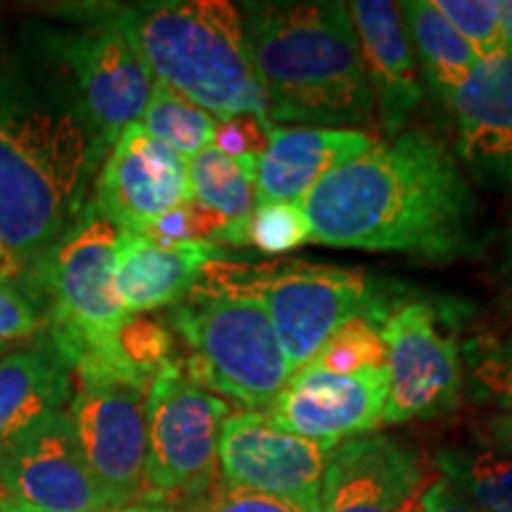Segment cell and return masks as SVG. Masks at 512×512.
<instances>
[{
    "instance_id": "1",
    "label": "cell",
    "mask_w": 512,
    "mask_h": 512,
    "mask_svg": "<svg viewBox=\"0 0 512 512\" xmlns=\"http://www.w3.org/2000/svg\"><path fill=\"white\" fill-rule=\"evenodd\" d=\"M311 242L456 259L472 245L477 202L453 152L401 131L325 176L302 202Z\"/></svg>"
},
{
    "instance_id": "2",
    "label": "cell",
    "mask_w": 512,
    "mask_h": 512,
    "mask_svg": "<svg viewBox=\"0 0 512 512\" xmlns=\"http://www.w3.org/2000/svg\"><path fill=\"white\" fill-rule=\"evenodd\" d=\"M247 38L275 124L351 128L373 119L349 3L247 5Z\"/></svg>"
},
{
    "instance_id": "3",
    "label": "cell",
    "mask_w": 512,
    "mask_h": 512,
    "mask_svg": "<svg viewBox=\"0 0 512 512\" xmlns=\"http://www.w3.org/2000/svg\"><path fill=\"white\" fill-rule=\"evenodd\" d=\"M114 24L131 38L155 81L216 121L240 114L268 119L245 15L233 3L166 0L119 12Z\"/></svg>"
},
{
    "instance_id": "4",
    "label": "cell",
    "mask_w": 512,
    "mask_h": 512,
    "mask_svg": "<svg viewBox=\"0 0 512 512\" xmlns=\"http://www.w3.org/2000/svg\"><path fill=\"white\" fill-rule=\"evenodd\" d=\"M91 145L67 112L0 105V247L36 259L76 223Z\"/></svg>"
},
{
    "instance_id": "5",
    "label": "cell",
    "mask_w": 512,
    "mask_h": 512,
    "mask_svg": "<svg viewBox=\"0 0 512 512\" xmlns=\"http://www.w3.org/2000/svg\"><path fill=\"white\" fill-rule=\"evenodd\" d=\"M171 323L190 347L185 373L211 394L256 411L290 382L292 368L264 304L204 271L174 306Z\"/></svg>"
},
{
    "instance_id": "6",
    "label": "cell",
    "mask_w": 512,
    "mask_h": 512,
    "mask_svg": "<svg viewBox=\"0 0 512 512\" xmlns=\"http://www.w3.org/2000/svg\"><path fill=\"white\" fill-rule=\"evenodd\" d=\"M119 228L88 209L41 256V280L53 302V335L62 361L81 373L138 375L119 354L117 335L131 318L114 292ZM150 382V380H147Z\"/></svg>"
},
{
    "instance_id": "7",
    "label": "cell",
    "mask_w": 512,
    "mask_h": 512,
    "mask_svg": "<svg viewBox=\"0 0 512 512\" xmlns=\"http://www.w3.org/2000/svg\"><path fill=\"white\" fill-rule=\"evenodd\" d=\"M204 273L264 304L292 375L309 366L335 332L358 316H377L368 275L313 261L235 264L219 259Z\"/></svg>"
},
{
    "instance_id": "8",
    "label": "cell",
    "mask_w": 512,
    "mask_h": 512,
    "mask_svg": "<svg viewBox=\"0 0 512 512\" xmlns=\"http://www.w3.org/2000/svg\"><path fill=\"white\" fill-rule=\"evenodd\" d=\"M230 415V403L181 363L157 370L145 394V503L181 510L207 494L219 477V437Z\"/></svg>"
},
{
    "instance_id": "9",
    "label": "cell",
    "mask_w": 512,
    "mask_h": 512,
    "mask_svg": "<svg viewBox=\"0 0 512 512\" xmlns=\"http://www.w3.org/2000/svg\"><path fill=\"white\" fill-rule=\"evenodd\" d=\"M69 403L76 439L107 508L147 501L145 394L147 380L83 373Z\"/></svg>"
},
{
    "instance_id": "10",
    "label": "cell",
    "mask_w": 512,
    "mask_h": 512,
    "mask_svg": "<svg viewBox=\"0 0 512 512\" xmlns=\"http://www.w3.org/2000/svg\"><path fill=\"white\" fill-rule=\"evenodd\" d=\"M380 335L389 375L382 425L453 411L463 384V354L456 335L441 328L432 306L422 302L396 306L382 316Z\"/></svg>"
},
{
    "instance_id": "11",
    "label": "cell",
    "mask_w": 512,
    "mask_h": 512,
    "mask_svg": "<svg viewBox=\"0 0 512 512\" xmlns=\"http://www.w3.org/2000/svg\"><path fill=\"white\" fill-rule=\"evenodd\" d=\"M332 448L287 432L268 413H233L219 437L221 482L320 512V486Z\"/></svg>"
},
{
    "instance_id": "12",
    "label": "cell",
    "mask_w": 512,
    "mask_h": 512,
    "mask_svg": "<svg viewBox=\"0 0 512 512\" xmlns=\"http://www.w3.org/2000/svg\"><path fill=\"white\" fill-rule=\"evenodd\" d=\"M0 489L43 512L107 510L64 408L0 446Z\"/></svg>"
},
{
    "instance_id": "13",
    "label": "cell",
    "mask_w": 512,
    "mask_h": 512,
    "mask_svg": "<svg viewBox=\"0 0 512 512\" xmlns=\"http://www.w3.org/2000/svg\"><path fill=\"white\" fill-rule=\"evenodd\" d=\"M190 200L188 162L140 121L126 126L100 171L93 209L124 233L143 235Z\"/></svg>"
},
{
    "instance_id": "14",
    "label": "cell",
    "mask_w": 512,
    "mask_h": 512,
    "mask_svg": "<svg viewBox=\"0 0 512 512\" xmlns=\"http://www.w3.org/2000/svg\"><path fill=\"white\" fill-rule=\"evenodd\" d=\"M389 394L387 368H363L356 373L304 366L268 406V415L287 432L337 446L366 437L382 425Z\"/></svg>"
},
{
    "instance_id": "15",
    "label": "cell",
    "mask_w": 512,
    "mask_h": 512,
    "mask_svg": "<svg viewBox=\"0 0 512 512\" xmlns=\"http://www.w3.org/2000/svg\"><path fill=\"white\" fill-rule=\"evenodd\" d=\"M62 53L79 81L88 117L114 145L126 126L143 119L155 76L114 22L72 38Z\"/></svg>"
},
{
    "instance_id": "16",
    "label": "cell",
    "mask_w": 512,
    "mask_h": 512,
    "mask_svg": "<svg viewBox=\"0 0 512 512\" xmlns=\"http://www.w3.org/2000/svg\"><path fill=\"white\" fill-rule=\"evenodd\" d=\"M448 107L467 171L489 188L512 190V53L479 62Z\"/></svg>"
},
{
    "instance_id": "17",
    "label": "cell",
    "mask_w": 512,
    "mask_h": 512,
    "mask_svg": "<svg viewBox=\"0 0 512 512\" xmlns=\"http://www.w3.org/2000/svg\"><path fill=\"white\" fill-rule=\"evenodd\" d=\"M420 484L411 448L387 434L347 439L330 451L320 512H399Z\"/></svg>"
},
{
    "instance_id": "18",
    "label": "cell",
    "mask_w": 512,
    "mask_h": 512,
    "mask_svg": "<svg viewBox=\"0 0 512 512\" xmlns=\"http://www.w3.org/2000/svg\"><path fill=\"white\" fill-rule=\"evenodd\" d=\"M375 143L358 128L273 126L256 164V207L302 204L325 176L354 162Z\"/></svg>"
},
{
    "instance_id": "19",
    "label": "cell",
    "mask_w": 512,
    "mask_h": 512,
    "mask_svg": "<svg viewBox=\"0 0 512 512\" xmlns=\"http://www.w3.org/2000/svg\"><path fill=\"white\" fill-rule=\"evenodd\" d=\"M363 64L375 107L389 136L403 131L422 102V86L415 67L411 38L399 3L356 0L349 3Z\"/></svg>"
},
{
    "instance_id": "20",
    "label": "cell",
    "mask_w": 512,
    "mask_h": 512,
    "mask_svg": "<svg viewBox=\"0 0 512 512\" xmlns=\"http://www.w3.org/2000/svg\"><path fill=\"white\" fill-rule=\"evenodd\" d=\"M226 259L211 242L162 245L145 235L119 230L114 249V292L131 316L178 304L195 287L204 268Z\"/></svg>"
},
{
    "instance_id": "21",
    "label": "cell",
    "mask_w": 512,
    "mask_h": 512,
    "mask_svg": "<svg viewBox=\"0 0 512 512\" xmlns=\"http://www.w3.org/2000/svg\"><path fill=\"white\" fill-rule=\"evenodd\" d=\"M444 479L486 512H512V418L494 415L437 451Z\"/></svg>"
},
{
    "instance_id": "22",
    "label": "cell",
    "mask_w": 512,
    "mask_h": 512,
    "mask_svg": "<svg viewBox=\"0 0 512 512\" xmlns=\"http://www.w3.org/2000/svg\"><path fill=\"white\" fill-rule=\"evenodd\" d=\"M69 377L46 351H17L0 358V446L46 415L62 411Z\"/></svg>"
},
{
    "instance_id": "23",
    "label": "cell",
    "mask_w": 512,
    "mask_h": 512,
    "mask_svg": "<svg viewBox=\"0 0 512 512\" xmlns=\"http://www.w3.org/2000/svg\"><path fill=\"white\" fill-rule=\"evenodd\" d=\"M259 159L233 157L216 145L188 159L192 200L228 223V245H249V221L256 209Z\"/></svg>"
},
{
    "instance_id": "24",
    "label": "cell",
    "mask_w": 512,
    "mask_h": 512,
    "mask_svg": "<svg viewBox=\"0 0 512 512\" xmlns=\"http://www.w3.org/2000/svg\"><path fill=\"white\" fill-rule=\"evenodd\" d=\"M399 8L406 19L413 55H418L432 91L448 105L482 60L446 22L432 0H408L399 3Z\"/></svg>"
},
{
    "instance_id": "25",
    "label": "cell",
    "mask_w": 512,
    "mask_h": 512,
    "mask_svg": "<svg viewBox=\"0 0 512 512\" xmlns=\"http://www.w3.org/2000/svg\"><path fill=\"white\" fill-rule=\"evenodd\" d=\"M140 126L188 162L214 143L219 121L181 93L155 81Z\"/></svg>"
},
{
    "instance_id": "26",
    "label": "cell",
    "mask_w": 512,
    "mask_h": 512,
    "mask_svg": "<svg viewBox=\"0 0 512 512\" xmlns=\"http://www.w3.org/2000/svg\"><path fill=\"white\" fill-rule=\"evenodd\" d=\"M463 356L475 394L512 418V328L482 332L465 344Z\"/></svg>"
},
{
    "instance_id": "27",
    "label": "cell",
    "mask_w": 512,
    "mask_h": 512,
    "mask_svg": "<svg viewBox=\"0 0 512 512\" xmlns=\"http://www.w3.org/2000/svg\"><path fill=\"white\" fill-rule=\"evenodd\" d=\"M387 349L380 335V323L375 316H358L342 325L328 339L320 354L309 366L330 370V373H356L363 368L384 366Z\"/></svg>"
},
{
    "instance_id": "28",
    "label": "cell",
    "mask_w": 512,
    "mask_h": 512,
    "mask_svg": "<svg viewBox=\"0 0 512 512\" xmlns=\"http://www.w3.org/2000/svg\"><path fill=\"white\" fill-rule=\"evenodd\" d=\"M311 242V223L302 204L273 202L254 209L249 221V245L264 254H290Z\"/></svg>"
},
{
    "instance_id": "29",
    "label": "cell",
    "mask_w": 512,
    "mask_h": 512,
    "mask_svg": "<svg viewBox=\"0 0 512 512\" xmlns=\"http://www.w3.org/2000/svg\"><path fill=\"white\" fill-rule=\"evenodd\" d=\"M446 22L465 38L479 60L505 53L496 0H432Z\"/></svg>"
},
{
    "instance_id": "30",
    "label": "cell",
    "mask_w": 512,
    "mask_h": 512,
    "mask_svg": "<svg viewBox=\"0 0 512 512\" xmlns=\"http://www.w3.org/2000/svg\"><path fill=\"white\" fill-rule=\"evenodd\" d=\"M117 347L128 368L152 380L164 363L171 361V332L147 316H131L117 335Z\"/></svg>"
},
{
    "instance_id": "31",
    "label": "cell",
    "mask_w": 512,
    "mask_h": 512,
    "mask_svg": "<svg viewBox=\"0 0 512 512\" xmlns=\"http://www.w3.org/2000/svg\"><path fill=\"white\" fill-rule=\"evenodd\" d=\"M181 512H304L299 505L280 498L233 489L228 484H214L202 498L185 505Z\"/></svg>"
},
{
    "instance_id": "32",
    "label": "cell",
    "mask_w": 512,
    "mask_h": 512,
    "mask_svg": "<svg viewBox=\"0 0 512 512\" xmlns=\"http://www.w3.org/2000/svg\"><path fill=\"white\" fill-rule=\"evenodd\" d=\"M271 128L268 119L256 117V114H240V117L219 121L211 145H216L226 155L259 159L268 145Z\"/></svg>"
},
{
    "instance_id": "33",
    "label": "cell",
    "mask_w": 512,
    "mask_h": 512,
    "mask_svg": "<svg viewBox=\"0 0 512 512\" xmlns=\"http://www.w3.org/2000/svg\"><path fill=\"white\" fill-rule=\"evenodd\" d=\"M36 330V311L8 283V275L0 273V344H8L12 339L31 337Z\"/></svg>"
},
{
    "instance_id": "34",
    "label": "cell",
    "mask_w": 512,
    "mask_h": 512,
    "mask_svg": "<svg viewBox=\"0 0 512 512\" xmlns=\"http://www.w3.org/2000/svg\"><path fill=\"white\" fill-rule=\"evenodd\" d=\"M422 512H486L448 479L441 477L422 494Z\"/></svg>"
},
{
    "instance_id": "35",
    "label": "cell",
    "mask_w": 512,
    "mask_h": 512,
    "mask_svg": "<svg viewBox=\"0 0 512 512\" xmlns=\"http://www.w3.org/2000/svg\"><path fill=\"white\" fill-rule=\"evenodd\" d=\"M496 10L503 31L505 53H512V0H496Z\"/></svg>"
},
{
    "instance_id": "36",
    "label": "cell",
    "mask_w": 512,
    "mask_h": 512,
    "mask_svg": "<svg viewBox=\"0 0 512 512\" xmlns=\"http://www.w3.org/2000/svg\"><path fill=\"white\" fill-rule=\"evenodd\" d=\"M0 512H43V510H38L34 505L19 501V498L0 491Z\"/></svg>"
},
{
    "instance_id": "37",
    "label": "cell",
    "mask_w": 512,
    "mask_h": 512,
    "mask_svg": "<svg viewBox=\"0 0 512 512\" xmlns=\"http://www.w3.org/2000/svg\"><path fill=\"white\" fill-rule=\"evenodd\" d=\"M102 512H181L169 505H155V503H136V505H124V508H107Z\"/></svg>"
},
{
    "instance_id": "38",
    "label": "cell",
    "mask_w": 512,
    "mask_h": 512,
    "mask_svg": "<svg viewBox=\"0 0 512 512\" xmlns=\"http://www.w3.org/2000/svg\"><path fill=\"white\" fill-rule=\"evenodd\" d=\"M15 266H17V264H15V261L10 259V254L5 252L3 247H0V273L8 275L10 271H15Z\"/></svg>"
},
{
    "instance_id": "39",
    "label": "cell",
    "mask_w": 512,
    "mask_h": 512,
    "mask_svg": "<svg viewBox=\"0 0 512 512\" xmlns=\"http://www.w3.org/2000/svg\"><path fill=\"white\" fill-rule=\"evenodd\" d=\"M505 261H508V273L512 278V226H510V233H508V249H505Z\"/></svg>"
},
{
    "instance_id": "40",
    "label": "cell",
    "mask_w": 512,
    "mask_h": 512,
    "mask_svg": "<svg viewBox=\"0 0 512 512\" xmlns=\"http://www.w3.org/2000/svg\"><path fill=\"white\" fill-rule=\"evenodd\" d=\"M399 512H422V510H411V508H408V510H399Z\"/></svg>"
},
{
    "instance_id": "41",
    "label": "cell",
    "mask_w": 512,
    "mask_h": 512,
    "mask_svg": "<svg viewBox=\"0 0 512 512\" xmlns=\"http://www.w3.org/2000/svg\"><path fill=\"white\" fill-rule=\"evenodd\" d=\"M3 347H5V344H0V351H3Z\"/></svg>"
}]
</instances>
